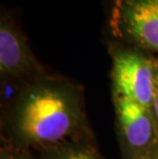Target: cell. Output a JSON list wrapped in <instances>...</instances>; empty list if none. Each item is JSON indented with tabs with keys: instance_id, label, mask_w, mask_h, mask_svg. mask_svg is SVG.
I'll use <instances>...</instances> for the list:
<instances>
[{
	"instance_id": "obj_4",
	"label": "cell",
	"mask_w": 158,
	"mask_h": 159,
	"mask_svg": "<svg viewBox=\"0 0 158 159\" xmlns=\"http://www.w3.org/2000/svg\"><path fill=\"white\" fill-rule=\"evenodd\" d=\"M41 70L24 34L6 11L0 20V72L4 78H22Z\"/></svg>"
},
{
	"instance_id": "obj_7",
	"label": "cell",
	"mask_w": 158,
	"mask_h": 159,
	"mask_svg": "<svg viewBox=\"0 0 158 159\" xmlns=\"http://www.w3.org/2000/svg\"><path fill=\"white\" fill-rule=\"evenodd\" d=\"M152 113L153 116L155 118L157 128H158V61H157V73H156V85H155V93H154V99L152 104Z\"/></svg>"
},
{
	"instance_id": "obj_1",
	"label": "cell",
	"mask_w": 158,
	"mask_h": 159,
	"mask_svg": "<svg viewBox=\"0 0 158 159\" xmlns=\"http://www.w3.org/2000/svg\"><path fill=\"white\" fill-rule=\"evenodd\" d=\"M79 120L78 103L70 89L44 80L22 96L13 114V127L24 143L47 147L68 140Z\"/></svg>"
},
{
	"instance_id": "obj_6",
	"label": "cell",
	"mask_w": 158,
	"mask_h": 159,
	"mask_svg": "<svg viewBox=\"0 0 158 159\" xmlns=\"http://www.w3.org/2000/svg\"><path fill=\"white\" fill-rule=\"evenodd\" d=\"M58 159H97V158L92 152L81 150V149H76V150H71L62 154Z\"/></svg>"
},
{
	"instance_id": "obj_8",
	"label": "cell",
	"mask_w": 158,
	"mask_h": 159,
	"mask_svg": "<svg viewBox=\"0 0 158 159\" xmlns=\"http://www.w3.org/2000/svg\"><path fill=\"white\" fill-rule=\"evenodd\" d=\"M1 159H26V158H23L21 156H16V155H5V156H2Z\"/></svg>"
},
{
	"instance_id": "obj_3",
	"label": "cell",
	"mask_w": 158,
	"mask_h": 159,
	"mask_svg": "<svg viewBox=\"0 0 158 159\" xmlns=\"http://www.w3.org/2000/svg\"><path fill=\"white\" fill-rule=\"evenodd\" d=\"M110 23L116 36L158 55V0H114Z\"/></svg>"
},
{
	"instance_id": "obj_2",
	"label": "cell",
	"mask_w": 158,
	"mask_h": 159,
	"mask_svg": "<svg viewBox=\"0 0 158 159\" xmlns=\"http://www.w3.org/2000/svg\"><path fill=\"white\" fill-rule=\"evenodd\" d=\"M157 60L136 48L118 49L113 56L112 78L116 96L151 110L156 85Z\"/></svg>"
},
{
	"instance_id": "obj_5",
	"label": "cell",
	"mask_w": 158,
	"mask_h": 159,
	"mask_svg": "<svg viewBox=\"0 0 158 159\" xmlns=\"http://www.w3.org/2000/svg\"><path fill=\"white\" fill-rule=\"evenodd\" d=\"M116 110L127 146L134 152H145L152 147L158 138L152 110L119 96H116Z\"/></svg>"
}]
</instances>
